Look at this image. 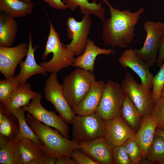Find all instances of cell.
Instances as JSON below:
<instances>
[{"instance_id": "obj_1", "label": "cell", "mask_w": 164, "mask_h": 164, "mask_svg": "<svg viewBox=\"0 0 164 164\" xmlns=\"http://www.w3.org/2000/svg\"><path fill=\"white\" fill-rule=\"evenodd\" d=\"M109 8L110 16L104 22L102 35L106 46H111L113 51L116 46L128 47L135 37V27L145 8L142 7L135 12L128 10L121 11L113 7L108 0H102Z\"/></svg>"}, {"instance_id": "obj_2", "label": "cell", "mask_w": 164, "mask_h": 164, "mask_svg": "<svg viewBox=\"0 0 164 164\" xmlns=\"http://www.w3.org/2000/svg\"><path fill=\"white\" fill-rule=\"evenodd\" d=\"M26 121L39 140L43 144V151L45 155L57 159L62 155L71 157L73 152L78 149L79 142L69 140L60 134L57 130L53 129L43 124L29 113L26 116Z\"/></svg>"}, {"instance_id": "obj_3", "label": "cell", "mask_w": 164, "mask_h": 164, "mask_svg": "<svg viewBox=\"0 0 164 164\" xmlns=\"http://www.w3.org/2000/svg\"><path fill=\"white\" fill-rule=\"evenodd\" d=\"M49 24V33L41 58L43 60H46L51 53L53 54V56L50 61L47 62L43 61L39 65L47 72L57 73L72 65L75 59V55L67 49L65 45L61 43L58 32L50 21Z\"/></svg>"}, {"instance_id": "obj_4", "label": "cell", "mask_w": 164, "mask_h": 164, "mask_svg": "<svg viewBox=\"0 0 164 164\" xmlns=\"http://www.w3.org/2000/svg\"><path fill=\"white\" fill-rule=\"evenodd\" d=\"M95 79L94 72L79 67L64 78L63 94L72 108L77 107L85 97Z\"/></svg>"}, {"instance_id": "obj_5", "label": "cell", "mask_w": 164, "mask_h": 164, "mask_svg": "<svg viewBox=\"0 0 164 164\" xmlns=\"http://www.w3.org/2000/svg\"><path fill=\"white\" fill-rule=\"evenodd\" d=\"M72 125V140L78 142L104 137V121L96 113L75 115Z\"/></svg>"}, {"instance_id": "obj_6", "label": "cell", "mask_w": 164, "mask_h": 164, "mask_svg": "<svg viewBox=\"0 0 164 164\" xmlns=\"http://www.w3.org/2000/svg\"><path fill=\"white\" fill-rule=\"evenodd\" d=\"M121 86L125 94L134 104L142 118L151 115L154 105L152 91L138 83L127 70Z\"/></svg>"}, {"instance_id": "obj_7", "label": "cell", "mask_w": 164, "mask_h": 164, "mask_svg": "<svg viewBox=\"0 0 164 164\" xmlns=\"http://www.w3.org/2000/svg\"><path fill=\"white\" fill-rule=\"evenodd\" d=\"M125 96L121 85L108 80L95 113L104 121L121 116Z\"/></svg>"}, {"instance_id": "obj_8", "label": "cell", "mask_w": 164, "mask_h": 164, "mask_svg": "<svg viewBox=\"0 0 164 164\" xmlns=\"http://www.w3.org/2000/svg\"><path fill=\"white\" fill-rule=\"evenodd\" d=\"M146 36L143 45L140 49H134L137 55L150 66L156 62L160 41L164 35V23L151 20L144 25Z\"/></svg>"}, {"instance_id": "obj_9", "label": "cell", "mask_w": 164, "mask_h": 164, "mask_svg": "<svg viewBox=\"0 0 164 164\" xmlns=\"http://www.w3.org/2000/svg\"><path fill=\"white\" fill-rule=\"evenodd\" d=\"M92 24L90 15H84L80 22L72 17L67 18L66 23L67 36L72 41L65 46L75 55L79 56L84 51Z\"/></svg>"}, {"instance_id": "obj_10", "label": "cell", "mask_w": 164, "mask_h": 164, "mask_svg": "<svg viewBox=\"0 0 164 164\" xmlns=\"http://www.w3.org/2000/svg\"><path fill=\"white\" fill-rule=\"evenodd\" d=\"M44 97L54 106L59 116L72 125L75 115L63 94V85L58 80L57 73H51L45 81Z\"/></svg>"}, {"instance_id": "obj_11", "label": "cell", "mask_w": 164, "mask_h": 164, "mask_svg": "<svg viewBox=\"0 0 164 164\" xmlns=\"http://www.w3.org/2000/svg\"><path fill=\"white\" fill-rule=\"evenodd\" d=\"M42 98V95L39 93L28 105L21 108L37 121L55 128L64 137L68 138L69 127L67 123L54 112L46 109L41 103Z\"/></svg>"}, {"instance_id": "obj_12", "label": "cell", "mask_w": 164, "mask_h": 164, "mask_svg": "<svg viewBox=\"0 0 164 164\" xmlns=\"http://www.w3.org/2000/svg\"><path fill=\"white\" fill-rule=\"evenodd\" d=\"M28 51V45L25 42L13 47H0V72L5 79L13 77L17 66Z\"/></svg>"}, {"instance_id": "obj_13", "label": "cell", "mask_w": 164, "mask_h": 164, "mask_svg": "<svg viewBox=\"0 0 164 164\" xmlns=\"http://www.w3.org/2000/svg\"><path fill=\"white\" fill-rule=\"evenodd\" d=\"M120 64L123 68L128 67L140 77L141 84L149 89L152 88L154 75L150 71V66L140 58L134 49L125 50L118 59Z\"/></svg>"}, {"instance_id": "obj_14", "label": "cell", "mask_w": 164, "mask_h": 164, "mask_svg": "<svg viewBox=\"0 0 164 164\" xmlns=\"http://www.w3.org/2000/svg\"><path fill=\"white\" fill-rule=\"evenodd\" d=\"M104 128L105 134L104 137L113 148L123 145L136 133L121 116L105 121Z\"/></svg>"}, {"instance_id": "obj_15", "label": "cell", "mask_w": 164, "mask_h": 164, "mask_svg": "<svg viewBox=\"0 0 164 164\" xmlns=\"http://www.w3.org/2000/svg\"><path fill=\"white\" fill-rule=\"evenodd\" d=\"M78 149L99 164H114L113 148L104 137L89 141L80 142Z\"/></svg>"}, {"instance_id": "obj_16", "label": "cell", "mask_w": 164, "mask_h": 164, "mask_svg": "<svg viewBox=\"0 0 164 164\" xmlns=\"http://www.w3.org/2000/svg\"><path fill=\"white\" fill-rule=\"evenodd\" d=\"M105 85L103 81H94L85 97L77 107L72 108L74 114L85 115L95 113L104 93Z\"/></svg>"}, {"instance_id": "obj_17", "label": "cell", "mask_w": 164, "mask_h": 164, "mask_svg": "<svg viewBox=\"0 0 164 164\" xmlns=\"http://www.w3.org/2000/svg\"><path fill=\"white\" fill-rule=\"evenodd\" d=\"M23 164H46L48 155H45L42 146L32 140L16 135Z\"/></svg>"}, {"instance_id": "obj_18", "label": "cell", "mask_w": 164, "mask_h": 164, "mask_svg": "<svg viewBox=\"0 0 164 164\" xmlns=\"http://www.w3.org/2000/svg\"><path fill=\"white\" fill-rule=\"evenodd\" d=\"M32 35L31 32L29 31L28 51L26 59L24 61L22 60L19 63L20 71L17 76L20 84L26 83L29 78L36 74H39L43 77L47 75V72L46 70L36 62L34 53L39 46H36L33 47Z\"/></svg>"}, {"instance_id": "obj_19", "label": "cell", "mask_w": 164, "mask_h": 164, "mask_svg": "<svg viewBox=\"0 0 164 164\" xmlns=\"http://www.w3.org/2000/svg\"><path fill=\"white\" fill-rule=\"evenodd\" d=\"M113 52L111 49L100 48L95 44L93 40L89 39L84 51L75 59L72 65L94 72V61L97 56L100 54L109 55Z\"/></svg>"}, {"instance_id": "obj_20", "label": "cell", "mask_w": 164, "mask_h": 164, "mask_svg": "<svg viewBox=\"0 0 164 164\" xmlns=\"http://www.w3.org/2000/svg\"><path fill=\"white\" fill-rule=\"evenodd\" d=\"M155 123L151 115L142 118L141 124L135 136L139 145L142 157L146 159L149 148L155 135Z\"/></svg>"}, {"instance_id": "obj_21", "label": "cell", "mask_w": 164, "mask_h": 164, "mask_svg": "<svg viewBox=\"0 0 164 164\" xmlns=\"http://www.w3.org/2000/svg\"><path fill=\"white\" fill-rule=\"evenodd\" d=\"M39 94L32 90L29 83L20 84L13 92L9 107L5 114H12L16 110L28 105L30 100L36 97Z\"/></svg>"}, {"instance_id": "obj_22", "label": "cell", "mask_w": 164, "mask_h": 164, "mask_svg": "<svg viewBox=\"0 0 164 164\" xmlns=\"http://www.w3.org/2000/svg\"><path fill=\"white\" fill-rule=\"evenodd\" d=\"M18 28L15 18L0 12V47H12L15 41Z\"/></svg>"}, {"instance_id": "obj_23", "label": "cell", "mask_w": 164, "mask_h": 164, "mask_svg": "<svg viewBox=\"0 0 164 164\" xmlns=\"http://www.w3.org/2000/svg\"><path fill=\"white\" fill-rule=\"evenodd\" d=\"M67 8L74 11L80 7L81 14L90 15L93 14L100 19L103 22L106 19L105 17V9L102 7V3L96 2L94 0L90 3L88 0H62Z\"/></svg>"}, {"instance_id": "obj_24", "label": "cell", "mask_w": 164, "mask_h": 164, "mask_svg": "<svg viewBox=\"0 0 164 164\" xmlns=\"http://www.w3.org/2000/svg\"><path fill=\"white\" fill-rule=\"evenodd\" d=\"M34 4L21 0H0V12L14 18L23 17L31 14Z\"/></svg>"}, {"instance_id": "obj_25", "label": "cell", "mask_w": 164, "mask_h": 164, "mask_svg": "<svg viewBox=\"0 0 164 164\" xmlns=\"http://www.w3.org/2000/svg\"><path fill=\"white\" fill-rule=\"evenodd\" d=\"M121 115L124 121L130 127L136 132L138 131L141 124L142 117L134 104L126 95L123 104Z\"/></svg>"}, {"instance_id": "obj_26", "label": "cell", "mask_w": 164, "mask_h": 164, "mask_svg": "<svg viewBox=\"0 0 164 164\" xmlns=\"http://www.w3.org/2000/svg\"><path fill=\"white\" fill-rule=\"evenodd\" d=\"M0 164H23L17 140H10L0 150Z\"/></svg>"}, {"instance_id": "obj_27", "label": "cell", "mask_w": 164, "mask_h": 164, "mask_svg": "<svg viewBox=\"0 0 164 164\" xmlns=\"http://www.w3.org/2000/svg\"><path fill=\"white\" fill-rule=\"evenodd\" d=\"M13 115H7L4 113V108L0 105V134L9 140L14 138L19 129L18 121Z\"/></svg>"}, {"instance_id": "obj_28", "label": "cell", "mask_w": 164, "mask_h": 164, "mask_svg": "<svg viewBox=\"0 0 164 164\" xmlns=\"http://www.w3.org/2000/svg\"><path fill=\"white\" fill-rule=\"evenodd\" d=\"M20 84L17 75L10 79L0 80V101L5 113L10 104L12 94L16 88Z\"/></svg>"}, {"instance_id": "obj_29", "label": "cell", "mask_w": 164, "mask_h": 164, "mask_svg": "<svg viewBox=\"0 0 164 164\" xmlns=\"http://www.w3.org/2000/svg\"><path fill=\"white\" fill-rule=\"evenodd\" d=\"M25 111L21 108L14 111L12 114L17 119L19 123V129L16 135L24 136L39 145H43V144L39 140L27 123L26 120Z\"/></svg>"}, {"instance_id": "obj_30", "label": "cell", "mask_w": 164, "mask_h": 164, "mask_svg": "<svg viewBox=\"0 0 164 164\" xmlns=\"http://www.w3.org/2000/svg\"><path fill=\"white\" fill-rule=\"evenodd\" d=\"M146 159L152 163L164 164V139L162 137L155 135Z\"/></svg>"}, {"instance_id": "obj_31", "label": "cell", "mask_w": 164, "mask_h": 164, "mask_svg": "<svg viewBox=\"0 0 164 164\" xmlns=\"http://www.w3.org/2000/svg\"><path fill=\"white\" fill-rule=\"evenodd\" d=\"M123 145L128 156L134 164H141L143 159L140 146L135 135L129 139Z\"/></svg>"}, {"instance_id": "obj_32", "label": "cell", "mask_w": 164, "mask_h": 164, "mask_svg": "<svg viewBox=\"0 0 164 164\" xmlns=\"http://www.w3.org/2000/svg\"><path fill=\"white\" fill-rule=\"evenodd\" d=\"M151 115L156 128L164 130V99L160 98L154 103Z\"/></svg>"}, {"instance_id": "obj_33", "label": "cell", "mask_w": 164, "mask_h": 164, "mask_svg": "<svg viewBox=\"0 0 164 164\" xmlns=\"http://www.w3.org/2000/svg\"><path fill=\"white\" fill-rule=\"evenodd\" d=\"M152 81V91L154 103L160 98L161 93L164 86V62Z\"/></svg>"}, {"instance_id": "obj_34", "label": "cell", "mask_w": 164, "mask_h": 164, "mask_svg": "<svg viewBox=\"0 0 164 164\" xmlns=\"http://www.w3.org/2000/svg\"><path fill=\"white\" fill-rule=\"evenodd\" d=\"M112 156L114 164H134L128 156L123 145L113 147Z\"/></svg>"}, {"instance_id": "obj_35", "label": "cell", "mask_w": 164, "mask_h": 164, "mask_svg": "<svg viewBox=\"0 0 164 164\" xmlns=\"http://www.w3.org/2000/svg\"><path fill=\"white\" fill-rule=\"evenodd\" d=\"M78 149L74 150L71 155V157L74 159L78 164H99L87 154Z\"/></svg>"}, {"instance_id": "obj_36", "label": "cell", "mask_w": 164, "mask_h": 164, "mask_svg": "<svg viewBox=\"0 0 164 164\" xmlns=\"http://www.w3.org/2000/svg\"><path fill=\"white\" fill-rule=\"evenodd\" d=\"M164 60V35L160 40L158 54L156 64L159 67L162 66Z\"/></svg>"}, {"instance_id": "obj_37", "label": "cell", "mask_w": 164, "mask_h": 164, "mask_svg": "<svg viewBox=\"0 0 164 164\" xmlns=\"http://www.w3.org/2000/svg\"><path fill=\"white\" fill-rule=\"evenodd\" d=\"M52 8L58 10H64L67 9L62 0H43Z\"/></svg>"}, {"instance_id": "obj_38", "label": "cell", "mask_w": 164, "mask_h": 164, "mask_svg": "<svg viewBox=\"0 0 164 164\" xmlns=\"http://www.w3.org/2000/svg\"><path fill=\"white\" fill-rule=\"evenodd\" d=\"M55 164H78L77 162L72 157L62 155L56 159Z\"/></svg>"}, {"instance_id": "obj_39", "label": "cell", "mask_w": 164, "mask_h": 164, "mask_svg": "<svg viewBox=\"0 0 164 164\" xmlns=\"http://www.w3.org/2000/svg\"><path fill=\"white\" fill-rule=\"evenodd\" d=\"M6 137L0 134V148L4 146L9 141Z\"/></svg>"}, {"instance_id": "obj_40", "label": "cell", "mask_w": 164, "mask_h": 164, "mask_svg": "<svg viewBox=\"0 0 164 164\" xmlns=\"http://www.w3.org/2000/svg\"><path fill=\"white\" fill-rule=\"evenodd\" d=\"M155 135L161 136L164 139V130L156 128Z\"/></svg>"}, {"instance_id": "obj_41", "label": "cell", "mask_w": 164, "mask_h": 164, "mask_svg": "<svg viewBox=\"0 0 164 164\" xmlns=\"http://www.w3.org/2000/svg\"><path fill=\"white\" fill-rule=\"evenodd\" d=\"M160 98L164 99V86L162 91Z\"/></svg>"}, {"instance_id": "obj_42", "label": "cell", "mask_w": 164, "mask_h": 164, "mask_svg": "<svg viewBox=\"0 0 164 164\" xmlns=\"http://www.w3.org/2000/svg\"><path fill=\"white\" fill-rule=\"evenodd\" d=\"M21 0L26 2H31V1L32 0Z\"/></svg>"}, {"instance_id": "obj_43", "label": "cell", "mask_w": 164, "mask_h": 164, "mask_svg": "<svg viewBox=\"0 0 164 164\" xmlns=\"http://www.w3.org/2000/svg\"></svg>"}]
</instances>
